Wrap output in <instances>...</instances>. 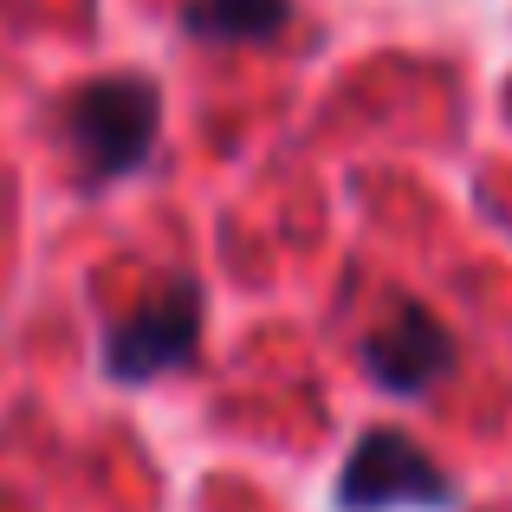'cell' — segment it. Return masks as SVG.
<instances>
[{"instance_id": "6da1fadb", "label": "cell", "mask_w": 512, "mask_h": 512, "mask_svg": "<svg viewBox=\"0 0 512 512\" xmlns=\"http://www.w3.org/2000/svg\"><path fill=\"white\" fill-rule=\"evenodd\" d=\"M65 143H72V163L85 188L104 182H124L150 163L156 150V130H163V91L156 78L137 72H111V78H91L65 98Z\"/></svg>"}, {"instance_id": "7a4b0ae2", "label": "cell", "mask_w": 512, "mask_h": 512, "mask_svg": "<svg viewBox=\"0 0 512 512\" xmlns=\"http://www.w3.org/2000/svg\"><path fill=\"white\" fill-rule=\"evenodd\" d=\"M195 344H201V286L195 279H169L137 312L104 325L98 363L111 383H156V376L182 370L195 357Z\"/></svg>"}, {"instance_id": "3957f363", "label": "cell", "mask_w": 512, "mask_h": 512, "mask_svg": "<svg viewBox=\"0 0 512 512\" xmlns=\"http://www.w3.org/2000/svg\"><path fill=\"white\" fill-rule=\"evenodd\" d=\"M331 506L338 512H389V506L441 512V506H454V480L441 474L402 428H370V435L350 448V461L338 467Z\"/></svg>"}, {"instance_id": "277c9868", "label": "cell", "mask_w": 512, "mask_h": 512, "mask_svg": "<svg viewBox=\"0 0 512 512\" xmlns=\"http://www.w3.org/2000/svg\"><path fill=\"white\" fill-rule=\"evenodd\" d=\"M363 370L370 383H383L389 396H428L441 376L454 370V338L428 305H389L383 325L363 338Z\"/></svg>"}, {"instance_id": "5b68a950", "label": "cell", "mask_w": 512, "mask_h": 512, "mask_svg": "<svg viewBox=\"0 0 512 512\" xmlns=\"http://www.w3.org/2000/svg\"><path fill=\"white\" fill-rule=\"evenodd\" d=\"M292 26V0H182V33L201 46H266Z\"/></svg>"}, {"instance_id": "8992f818", "label": "cell", "mask_w": 512, "mask_h": 512, "mask_svg": "<svg viewBox=\"0 0 512 512\" xmlns=\"http://www.w3.org/2000/svg\"><path fill=\"white\" fill-rule=\"evenodd\" d=\"M506 117H512V78H506Z\"/></svg>"}]
</instances>
